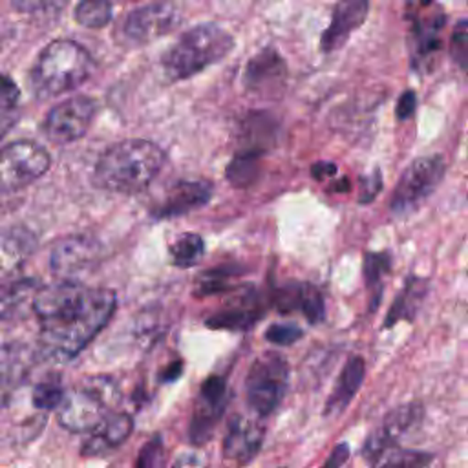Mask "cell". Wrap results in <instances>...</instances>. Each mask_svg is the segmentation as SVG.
I'll return each mask as SVG.
<instances>
[{"mask_svg":"<svg viewBox=\"0 0 468 468\" xmlns=\"http://www.w3.org/2000/svg\"><path fill=\"white\" fill-rule=\"evenodd\" d=\"M35 245H37V239L29 230L20 229V227L11 229L9 232L4 234V239H2L4 263L7 265L9 260L13 263L22 261L24 258H27L35 250Z\"/></svg>","mask_w":468,"mask_h":468,"instance_id":"obj_31","label":"cell"},{"mask_svg":"<svg viewBox=\"0 0 468 468\" xmlns=\"http://www.w3.org/2000/svg\"><path fill=\"white\" fill-rule=\"evenodd\" d=\"M165 464V441L159 433L148 439L135 459L133 468H163Z\"/></svg>","mask_w":468,"mask_h":468,"instance_id":"obj_35","label":"cell"},{"mask_svg":"<svg viewBox=\"0 0 468 468\" xmlns=\"http://www.w3.org/2000/svg\"><path fill=\"white\" fill-rule=\"evenodd\" d=\"M433 455L419 450H391L378 464V468H430Z\"/></svg>","mask_w":468,"mask_h":468,"instance_id":"obj_33","label":"cell"},{"mask_svg":"<svg viewBox=\"0 0 468 468\" xmlns=\"http://www.w3.org/2000/svg\"><path fill=\"white\" fill-rule=\"evenodd\" d=\"M287 84V64L274 48H265L249 58L243 71L245 91L260 97H280Z\"/></svg>","mask_w":468,"mask_h":468,"instance_id":"obj_16","label":"cell"},{"mask_svg":"<svg viewBox=\"0 0 468 468\" xmlns=\"http://www.w3.org/2000/svg\"><path fill=\"white\" fill-rule=\"evenodd\" d=\"M265 437V426L256 417L234 415L227 426L221 457L225 468H243L260 452Z\"/></svg>","mask_w":468,"mask_h":468,"instance_id":"obj_15","label":"cell"},{"mask_svg":"<svg viewBox=\"0 0 468 468\" xmlns=\"http://www.w3.org/2000/svg\"><path fill=\"white\" fill-rule=\"evenodd\" d=\"M122 2H132V0H122Z\"/></svg>","mask_w":468,"mask_h":468,"instance_id":"obj_44","label":"cell"},{"mask_svg":"<svg viewBox=\"0 0 468 468\" xmlns=\"http://www.w3.org/2000/svg\"><path fill=\"white\" fill-rule=\"evenodd\" d=\"M300 311L307 318L309 324H320L325 318L324 296L311 283H303V294H302V307H300Z\"/></svg>","mask_w":468,"mask_h":468,"instance_id":"obj_36","label":"cell"},{"mask_svg":"<svg viewBox=\"0 0 468 468\" xmlns=\"http://www.w3.org/2000/svg\"><path fill=\"white\" fill-rule=\"evenodd\" d=\"M267 313L265 298L249 289L245 292L236 294L221 309H218L212 316L205 320L210 329H229V331H247L254 324H258Z\"/></svg>","mask_w":468,"mask_h":468,"instance_id":"obj_17","label":"cell"},{"mask_svg":"<svg viewBox=\"0 0 468 468\" xmlns=\"http://www.w3.org/2000/svg\"><path fill=\"white\" fill-rule=\"evenodd\" d=\"M366 377V364L364 358L358 355H353L346 360L327 400L324 406V415L331 417V415H340L349 402L353 400V397L356 395V391L360 389L362 382Z\"/></svg>","mask_w":468,"mask_h":468,"instance_id":"obj_21","label":"cell"},{"mask_svg":"<svg viewBox=\"0 0 468 468\" xmlns=\"http://www.w3.org/2000/svg\"><path fill=\"white\" fill-rule=\"evenodd\" d=\"M115 307L112 289L66 280L40 287L31 309L40 325L42 351L60 362L71 360L110 322Z\"/></svg>","mask_w":468,"mask_h":468,"instance_id":"obj_1","label":"cell"},{"mask_svg":"<svg viewBox=\"0 0 468 468\" xmlns=\"http://www.w3.org/2000/svg\"><path fill=\"white\" fill-rule=\"evenodd\" d=\"M18 102L20 90L9 75L2 77V91H0V124L2 135H5L18 119Z\"/></svg>","mask_w":468,"mask_h":468,"instance_id":"obj_32","label":"cell"},{"mask_svg":"<svg viewBox=\"0 0 468 468\" xmlns=\"http://www.w3.org/2000/svg\"><path fill=\"white\" fill-rule=\"evenodd\" d=\"M234 48V38L218 24H199L185 31L161 57L170 80H185L219 62Z\"/></svg>","mask_w":468,"mask_h":468,"instance_id":"obj_4","label":"cell"},{"mask_svg":"<svg viewBox=\"0 0 468 468\" xmlns=\"http://www.w3.org/2000/svg\"><path fill=\"white\" fill-rule=\"evenodd\" d=\"M229 386L223 375H210L201 382L188 422V441L192 446H203L210 441L229 404Z\"/></svg>","mask_w":468,"mask_h":468,"instance_id":"obj_10","label":"cell"},{"mask_svg":"<svg viewBox=\"0 0 468 468\" xmlns=\"http://www.w3.org/2000/svg\"><path fill=\"white\" fill-rule=\"evenodd\" d=\"M210 196L212 185L208 181H177L168 188L150 214L157 219L183 216L207 205Z\"/></svg>","mask_w":468,"mask_h":468,"instance_id":"obj_19","label":"cell"},{"mask_svg":"<svg viewBox=\"0 0 468 468\" xmlns=\"http://www.w3.org/2000/svg\"><path fill=\"white\" fill-rule=\"evenodd\" d=\"M347 457H349V446L347 442H340L331 450V453L327 455L325 463L320 468H342Z\"/></svg>","mask_w":468,"mask_h":468,"instance_id":"obj_40","label":"cell"},{"mask_svg":"<svg viewBox=\"0 0 468 468\" xmlns=\"http://www.w3.org/2000/svg\"><path fill=\"white\" fill-rule=\"evenodd\" d=\"M406 18L410 22V49L415 69L431 68L442 44L446 13L437 0H408Z\"/></svg>","mask_w":468,"mask_h":468,"instance_id":"obj_7","label":"cell"},{"mask_svg":"<svg viewBox=\"0 0 468 468\" xmlns=\"http://www.w3.org/2000/svg\"><path fill=\"white\" fill-rule=\"evenodd\" d=\"M444 172L446 165L439 155H424L411 161L391 194V212L404 216L419 208L441 185Z\"/></svg>","mask_w":468,"mask_h":468,"instance_id":"obj_8","label":"cell"},{"mask_svg":"<svg viewBox=\"0 0 468 468\" xmlns=\"http://www.w3.org/2000/svg\"><path fill=\"white\" fill-rule=\"evenodd\" d=\"M422 406L419 402L402 404L395 410H391L382 424L373 430L364 446H362V457L371 464L378 466L380 461L395 448H399V439L408 433L413 426H417L422 419Z\"/></svg>","mask_w":468,"mask_h":468,"instance_id":"obj_14","label":"cell"},{"mask_svg":"<svg viewBox=\"0 0 468 468\" xmlns=\"http://www.w3.org/2000/svg\"><path fill=\"white\" fill-rule=\"evenodd\" d=\"M40 287L33 280H15L9 285H4L2 291V318L9 320L11 316H16L24 305H33L35 294Z\"/></svg>","mask_w":468,"mask_h":468,"instance_id":"obj_25","label":"cell"},{"mask_svg":"<svg viewBox=\"0 0 468 468\" xmlns=\"http://www.w3.org/2000/svg\"><path fill=\"white\" fill-rule=\"evenodd\" d=\"M172 263L179 269H188L199 263L205 254V241L196 232H185L177 236L170 245Z\"/></svg>","mask_w":468,"mask_h":468,"instance_id":"obj_26","label":"cell"},{"mask_svg":"<svg viewBox=\"0 0 468 468\" xmlns=\"http://www.w3.org/2000/svg\"><path fill=\"white\" fill-rule=\"evenodd\" d=\"M181 22V7L165 0L133 9L122 20V38L130 46H144L172 33Z\"/></svg>","mask_w":468,"mask_h":468,"instance_id":"obj_12","label":"cell"},{"mask_svg":"<svg viewBox=\"0 0 468 468\" xmlns=\"http://www.w3.org/2000/svg\"><path fill=\"white\" fill-rule=\"evenodd\" d=\"M172 468H207V463L199 453L185 452L176 459Z\"/></svg>","mask_w":468,"mask_h":468,"instance_id":"obj_41","label":"cell"},{"mask_svg":"<svg viewBox=\"0 0 468 468\" xmlns=\"http://www.w3.org/2000/svg\"><path fill=\"white\" fill-rule=\"evenodd\" d=\"M382 188V176L378 170H373L369 176L362 177V183H360V203H369L375 199V196L380 192Z\"/></svg>","mask_w":468,"mask_h":468,"instance_id":"obj_38","label":"cell"},{"mask_svg":"<svg viewBox=\"0 0 468 468\" xmlns=\"http://www.w3.org/2000/svg\"><path fill=\"white\" fill-rule=\"evenodd\" d=\"M95 113L97 102L91 97H69L48 112L42 122V132L53 144L79 141L90 130Z\"/></svg>","mask_w":468,"mask_h":468,"instance_id":"obj_11","label":"cell"},{"mask_svg":"<svg viewBox=\"0 0 468 468\" xmlns=\"http://www.w3.org/2000/svg\"><path fill=\"white\" fill-rule=\"evenodd\" d=\"M238 274H241V271L236 265H221V267L208 269L207 272L197 276L196 294L197 296H208V294L232 291L236 287L234 278Z\"/></svg>","mask_w":468,"mask_h":468,"instance_id":"obj_28","label":"cell"},{"mask_svg":"<svg viewBox=\"0 0 468 468\" xmlns=\"http://www.w3.org/2000/svg\"><path fill=\"white\" fill-rule=\"evenodd\" d=\"M369 11V0H340L333 7L331 22L324 29L320 38V48L324 53L340 49L351 33L358 29Z\"/></svg>","mask_w":468,"mask_h":468,"instance_id":"obj_18","label":"cell"},{"mask_svg":"<svg viewBox=\"0 0 468 468\" xmlns=\"http://www.w3.org/2000/svg\"><path fill=\"white\" fill-rule=\"evenodd\" d=\"M260 155L261 154L247 150L236 154L225 170L229 183L236 188H245L252 185L260 176Z\"/></svg>","mask_w":468,"mask_h":468,"instance_id":"obj_27","label":"cell"},{"mask_svg":"<svg viewBox=\"0 0 468 468\" xmlns=\"http://www.w3.org/2000/svg\"><path fill=\"white\" fill-rule=\"evenodd\" d=\"M165 152L146 139H124L106 148L95 163L93 183L113 194H137L161 172Z\"/></svg>","mask_w":468,"mask_h":468,"instance_id":"obj_2","label":"cell"},{"mask_svg":"<svg viewBox=\"0 0 468 468\" xmlns=\"http://www.w3.org/2000/svg\"><path fill=\"white\" fill-rule=\"evenodd\" d=\"M289 380V364L278 351H265L250 364L245 378V395L258 417L271 415L283 400Z\"/></svg>","mask_w":468,"mask_h":468,"instance_id":"obj_6","label":"cell"},{"mask_svg":"<svg viewBox=\"0 0 468 468\" xmlns=\"http://www.w3.org/2000/svg\"><path fill=\"white\" fill-rule=\"evenodd\" d=\"M303 336V331L294 324H271L265 331V338L274 346H291Z\"/></svg>","mask_w":468,"mask_h":468,"instance_id":"obj_37","label":"cell"},{"mask_svg":"<svg viewBox=\"0 0 468 468\" xmlns=\"http://www.w3.org/2000/svg\"><path fill=\"white\" fill-rule=\"evenodd\" d=\"M426 292H428V282L419 276H410L406 280L404 289L399 292V296L391 303L386 322H384V327H391L400 320L411 322L415 318L419 305L424 300Z\"/></svg>","mask_w":468,"mask_h":468,"instance_id":"obj_22","label":"cell"},{"mask_svg":"<svg viewBox=\"0 0 468 468\" xmlns=\"http://www.w3.org/2000/svg\"><path fill=\"white\" fill-rule=\"evenodd\" d=\"M31 367V351L20 344H4L2 347V389L4 400H7L9 391L16 389Z\"/></svg>","mask_w":468,"mask_h":468,"instance_id":"obj_23","label":"cell"},{"mask_svg":"<svg viewBox=\"0 0 468 468\" xmlns=\"http://www.w3.org/2000/svg\"><path fill=\"white\" fill-rule=\"evenodd\" d=\"M415 108H417V97L411 90L404 91L400 97H399V102H397V119L399 121H406L410 119L413 113H415Z\"/></svg>","mask_w":468,"mask_h":468,"instance_id":"obj_39","label":"cell"},{"mask_svg":"<svg viewBox=\"0 0 468 468\" xmlns=\"http://www.w3.org/2000/svg\"><path fill=\"white\" fill-rule=\"evenodd\" d=\"M181 373H183V360L176 358L163 367V371L159 373V382H174L181 377Z\"/></svg>","mask_w":468,"mask_h":468,"instance_id":"obj_42","label":"cell"},{"mask_svg":"<svg viewBox=\"0 0 468 468\" xmlns=\"http://www.w3.org/2000/svg\"><path fill=\"white\" fill-rule=\"evenodd\" d=\"M93 71L95 60L84 46L69 38H57L38 53L31 68V86L38 97L49 99L73 91Z\"/></svg>","mask_w":468,"mask_h":468,"instance_id":"obj_3","label":"cell"},{"mask_svg":"<svg viewBox=\"0 0 468 468\" xmlns=\"http://www.w3.org/2000/svg\"><path fill=\"white\" fill-rule=\"evenodd\" d=\"M391 258L388 252H367L364 258V280L369 291V309L375 311V307L380 302L382 289H384V276L389 272Z\"/></svg>","mask_w":468,"mask_h":468,"instance_id":"obj_24","label":"cell"},{"mask_svg":"<svg viewBox=\"0 0 468 468\" xmlns=\"http://www.w3.org/2000/svg\"><path fill=\"white\" fill-rule=\"evenodd\" d=\"M133 431V419L126 411H112L86 439L80 452L82 455L97 457L121 446Z\"/></svg>","mask_w":468,"mask_h":468,"instance_id":"obj_20","label":"cell"},{"mask_svg":"<svg viewBox=\"0 0 468 468\" xmlns=\"http://www.w3.org/2000/svg\"><path fill=\"white\" fill-rule=\"evenodd\" d=\"M112 0H80L75 5V20L90 29L104 27L112 20Z\"/></svg>","mask_w":468,"mask_h":468,"instance_id":"obj_30","label":"cell"},{"mask_svg":"<svg viewBox=\"0 0 468 468\" xmlns=\"http://www.w3.org/2000/svg\"><path fill=\"white\" fill-rule=\"evenodd\" d=\"M112 393V380L104 377L86 378L66 393L57 410L58 424L71 433H91L112 413L108 411Z\"/></svg>","mask_w":468,"mask_h":468,"instance_id":"obj_5","label":"cell"},{"mask_svg":"<svg viewBox=\"0 0 468 468\" xmlns=\"http://www.w3.org/2000/svg\"><path fill=\"white\" fill-rule=\"evenodd\" d=\"M448 51L457 68L468 73V18L459 20L450 35Z\"/></svg>","mask_w":468,"mask_h":468,"instance_id":"obj_34","label":"cell"},{"mask_svg":"<svg viewBox=\"0 0 468 468\" xmlns=\"http://www.w3.org/2000/svg\"><path fill=\"white\" fill-rule=\"evenodd\" d=\"M311 174L316 177V179H325V177H331L336 174V165L333 163H325V161H320V163H314L313 168H311Z\"/></svg>","mask_w":468,"mask_h":468,"instance_id":"obj_43","label":"cell"},{"mask_svg":"<svg viewBox=\"0 0 468 468\" xmlns=\"http://www.w3.org/2000/svg\"><path fill=\"white\" fill-rule=\"evenodd\" d=\"M101 245L97 239L75 234L55 243L49 256V269L57 280L80 282V278L91 272L101 261Z\"/></svg>","mask_w":468,"mask_h":468,"instance_id":"obj_13","label":"cell"},{"mask_svg":"<svg viewBox=\"0 0 468 468\" xmlns=\"http://www.w3.org/2000/svg\"><path fill=\"white\" fill-rule=\"evenodd\" d=\"M64 397H66V391L62 388L60 377H57V375L44 377L42 380H38L33 386V391H31L33 406L37 410H42V411L58 410V406L62 404Z\"/></svg>","mask_w":468,"mask_h":468,"instance_id":"obj_29","label":"cell"},{"mask_svg":"<svg viewBox=\"0 0 468 468\" xmlns=\"http://www.w3.org/2000/svg\"><path fill=\"white\" fill-rule=\"evenodd\" d=\"M51 165L48 150L29 139L7 143L2 148L0 183L4 192L18 190L42 177Z\"/></svg>","mask_w":468,"mask_h":468,"instance_id":"obj_9","label":"cell"}]
</instances>
